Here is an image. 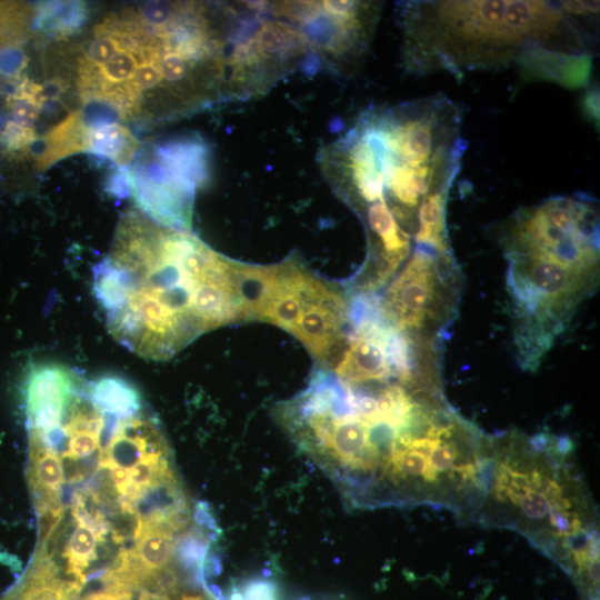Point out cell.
<instances>
[{"label":"cell","mask_w":600,"mask_h":600,"mask_svg":"<svg viewBox=\"0 0 600 600\" xmlns=\"http://www.w3.org/2000/svg\"><path fill=\"white\" fill-rule=\"evenodd\" d=\"M102 541L92 528L81 523H77L69 538L63 552L67 571L82 587L87 582L84 570L97 558V544Z\"/></svg>","instance_id":"14"},{"label":"cell","mask_w":600,"mask_h":600,"mask_svg":"<svg viewBox=\"0 0 600 600\" xmlns=\"http://www.w3.org/2000/svg\"><path fill=\"white\" fill-rule=\"evenodd\" d=\"M36 9L19 1H0V49L19 46L26 38Z\"/></svg>","instance_id":"15"},{"label":"cell","mask_w":600,"mask_h":600,"mask_svg":"<svg viewBox=\"0 0 600 600\" xmlns=\"http://www.w3.org/2000/svg\"><path fill=\"white\" fill-rule=\"evenodd\" d=\"M93 293L111 336L149 360L169 359L202 333L241 321L237 261L138 209L121 216L94 266Z\"/></svg>","instance_id":"2"},{"label":"cell","mask_w":600,"mask_h":600,"mask_svg":"<svg viewBox=\"0 0 600 600\" xmlns=\"http://www.w3.org/2000/svg\"><path fill=\"white\" fill-rule=\"evenodd\" d=\"M139 146V141L131 131L118 122L89 129L87 152L107 158L119 168L127 167L132 161Z\"/></svg>","instance_id":"11"},{"label":"cell","mask_w":600,"mask_h":600,"mask_svg":"<svg viewBox=\"0 0 600 600\" xmlns=\"http://www.w3.org/2000/svg\"><path fill=\"white\" fill-rule=\"evenodd\" d=\"M107 190L117 197H126L129 194L127 167H120L110 176L107 182Z\"/></svg>","instance_id":"24"},{"label":"cell","mask_w":600,"mask_h":600,"mask_svg":"<svg viewBox=\"0 0 600 600\" xmlns=\"http://www.w3.org/2000/svg\"><path fill=\"white\" fill-rule=\"evenodd\" d=\"M582 110L586 112L587 119L599 127V91L590 89L586 92L582 99Z\"/></svg>","instance_id":"25"},{"label":"cell","mask_w":600,"mask_h":600,"mask_svg":"<svg viewBox=\"0 0 600 600\" xmlns=\"http://www.w3.org/2000/svg\"><path fill=\"white\" fill-rule=\"evenodd\" d=\"M504 248L543 254L593 274L599 260V216L587 194L558 196L516 212L503 233Z\"/></svg>","instance_id":"5"},{"label":"cell","mask_w":600,"mask_h":600,"mask_svg":"<svg viewBox=\"0 0 600 600\" xmlns=\"http://www.w3.org/2000/svg\"><path fill=\"white\" fill-rule=\"evenodd\" d=\"M566 437L491 438L487 488L476 522L524 537L570 578L581 600H599V520Z\"/></svg>","instance_id":"3"},{"label":"cell","mask_w":600,"mask_h":600,"mask_svg":"<svg viewBox=\"0 0 600 600\" xmlns=\"http://www.w3.org/2000/svg\"><path fill=\"white\" fill-rule=\"evenodd\" d=\"M274 417L353 509H460L459 447L403 382L351 384L319 367L306 389L274 408Z\"/></svg>","instance_id":"1"},{"label":"cell","mask_w":600,"mask_h":600,"mask_svg":"<svg viewBox=\"0 0 600 600\" xmlns=\"http://www.w3.org/2000/svg\"><path fill=\"white\" fill-rule=\"evenodd\" d=\"M60 459L64 481L68 483H77L86 479L89 471L79 458L64 451L60 454Z\"/></svg>","instance_id":"23"},{"label":"cell","mask_w":600,"mask_h":600,"mask_svg":"<svg viewBox=\"0 0 600 600\" xmlns=\"http://www.w3.org/2000/svg\"><path fill=\"white\" fill-rule=\"evenodd\" d=\"M576 1H410L401 9L403 59L426 74L508 68L538 79L560 54H590Z\"/></svg>","instance_id":"4"},{"label":"cell","mask_w":600,"mask_h":600,"mask_svg":"<svg viewBox=\"0 0 600 600\" xmlns=\"http://www.w3.org/2000/svg\"><path fill=\"white\" fill-rule=\"evenodd\" d=\"M12 122L21 127H31L40 113L42 104L19 87L6 100Z\"/></svg>","instance_id":"16"},{"label":"cell","mask_w":600,"mask_h":600,"mask_svg":"<svg viewBox=\"0 0 600 600\" xmlns=\"http://www.w3.org/2000/svg\"><path fill=\"white\" fill-rule=\"evenodd\" d=\"M127 167L129 194L138 210L156 223L190 230L200 186L159 143L140 147Z\"/></svg>","instance_id":"7"},{"label":"cell","mask_w":600,"mask_h":600,"mask_svg":"<svg viewBox=\"0 0 600 600\" xmlns=\"http://www.w3.org/2000/svg\"><path fill=\"white\" fill-rule=\"evenodd\" d=\"M439 259L444 261L428 250H414L387 289L380 309L388 322L401 332L419 331L434 318L440 290Z\"/></svg>","instance_id":"9"},{"label":"cell","mask_w":600,"mask_h":600,"mask_svg":"<svg viewBox=\"0 0 600 600\" xmlns=\"http://www.w3.org/2000/svg\"><path fill=\"white\" fill-rule=\"evenodd\" d=\"M89 124L81 110H74L48 132L37 153L36 163L44 170L57 161L88 151Z\"/></svg>","instance_id":"10"},{"label":"cell","mask_w":600,"mask_h":600,"mask_svg":"<svg viewBox=\"0 0 600 600\" xmlns=\"http://www.w3.org/2000/svg\"><path fill=\"white\" fill-rule=\"evenodd\" d=\"M3 143L9 151H27L36 141V132L30 127H21L12 121H9L6 126L3 137Z\"/></svg>","instance_id":"20"},{"label":"cell","mask_w":600,"mask_h":600,"mask_svg":"<svg viewBox=\"0 0 600 600\" xmlns=\"http://www.w3.org/2000/svg\"><path fill=\"white\" fill-rule=\"evenodd\" d=\"M271 9L302 32L311 50L341 66L362 58L380 13L377 2L347 0L276 2Z\"/></svg>","instance_id":"6"},{"label":"cell","mask_w":600,"mask_h":600,"mask_svg":"<svg viewBox=\"0 0 600 600\" xmlns=\"http://www.w3.org/2000/svg\"><path fill=\"white\" fill-rule=\"evenodd\" d=\"M27 64V57L19 46L0 49V74L19 77Z\"/></svg>","instance_id":"22"},{"label":"cell","mask_w":600,"mask_h":600,"mask_svg":"<svg viewBox=\"0 0 600 600\" xmlns=\"http://www.w3.org/2000/svg\"><path fill=\"white\" fill-rule=\"evenodd\" d=\"M121 51L126 50L117 39L109 36L96 37L84 53V57L80 60V63L98 68Z\"/></svg>","instance_id":"17"},{"label":"cell","mask_w":600,"mask_h":600,"mask_svg":"<svg viewBox=\"0 0 600 600\" xmlns=\"http://www.w3.org/2000/svg\"><path fill=\"white\" fill-rule=\"evenodd\" d=\"M166 48V47H164ZM164 50V49H163ZM163 51L158 54L157 57L142 61L133 78L132 82L136 87H138L141 91L143 89H150L153 88L160 83L163 82V78L160 71V58L162 56Z\"/></svg>","instance_id":"21"},{"label":"cell","mask_w":600,"mask_h":600,"mask_svg":"<svg viewBox=\"0 0 600 600\" xmlns=\"http://www.w3.org/2000/svg\"><path fill=\"white\" fill-rule=\"evenodd\" d=\"M277 597L276 586L271 581L254 579L236 589L230 600H277Z\"/></svg>","instance_id":"18"},{"label":"cell","mask_w":600,"mask_h":600,"mask_svg":"<svg viewBox=\"0 0 600 600\" xmlns=\"http://www.w3.org/2000/svg\"><path fill=\"white\" fill-rule=\"evenodd\" d=\"M39 518L38 548L42 547L63 518L64 507L62 504L44 506L37 508Z\"/></svg>","instance_id":"19"},{"label":"cell","mask_w":600,"mask_h":600,"mask_svg":"<svg viewBox=\"0 0 600 600\" xmlns=\"http://www.w3.org/2000/svg\"><path fill=\"white\" fill-rule=\"evenodd\" d=\"M509 286L517 303L551 330L586 292L591 274L531 251L506 248Z\"/></svg>","instance_id":"8"},{"label":"cell","mask_w":600,"mask_h":600,"mask_svg":"<svg viewBox=\"0 0 600 600\" xmlns=\"http://www.w3.org/2000/svg\"><path fill=\"white\" fill-rule=\"evenodd\" d=\"M178 600H210L200 594H183Z\"/></svg>","instance_id":"26"},{"label":"cell","mask_w":600,"mask_h":600,"mask_svg":"<svg viewBox=\"0 0 600 600\" xmlns=\"http://www.w3.org/2000/svg\"><path fill=\"white\" fill-rule=\"evenodd\" d=\"M174 546L173 533L150 529L138 534L132 550L141 569L148 576L169 566L174 557Z\"/></svg>","instance_id":"13"},{"label":"cell","mask_w":600,"mask_h":600,"mask_svg":"<svg viewBox=\"0 0 600 600\" xmlns=\"http://www.w3.org/2000/svg\"><path fill=\"white\" fill-rule=\"evenodd\" d=\"M36 9V28L53 38H66L79 30L88 18L87 4L81 1H50Z\"/></svg>","instance_id":"12"}]
</instances>
